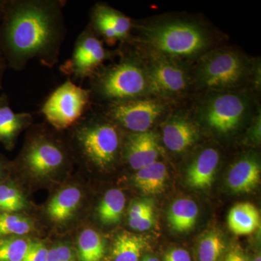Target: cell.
I'll return each mask as SVG.
<instances>
[{
	"label": "cell",
	"mask_w": 261,
	"mask_h": 261,
	"mask_svg": "<svg viewBox=\"0 0 261 261\" xmlns=\"http://www.w3.org/2000/svg\"><path fill=\"white\" fill-rule=\"evenodd\" d=\"M226 249L223 237L211 231L201 239L198 246L199 261H219Z\"/></svg>",
	"instance_id": "cell-25"
},
{
	"label": "cell",
	"mask_w": 261,
	"mask_h": 261,
	"mask_svg": "<svg viewBox=\"0 0 261 261\" xmlns=\"http://www.w3.org/2000/svg\"><path fill=\"white\" fill-rule=\"evenodd\" d=\"M219 161V152L216 149L208 147L203 149L189 166L187 171V184L197 189L211 187Z\"/></svg>",
	"instance_id": "cell-15"
},
{
	"label": "cell",
	"mask_w": 261,
	"mask_h": 261,
	"mask_svg": "<svg viewBox=\"0 0 261 261\" xmlns=\"http://www.w3.org/2000/svg\"><path fill=\"white\" fill-rule=\"evenodd\" d=\"M92 107L119 128L130 133L149 132L165 110L159 101L146 97L108 104H92Z\"/></svg>",
	"instance_id": "cell-8"
},
{
	"label": "cell",
	"mask_w": 261,
	"mask_h": 261,
	"mask_svg": "<svg viewBox=\"0 0 261 261\" xmlns=\"http://www.w3.org/2000/svg\"><path fill=\"white\" fill-rule=\"evenodd\" d=\"M70 128L81 155L86 161L100 168H107L116 161L121 146L120 128L92 106Z\"/></svg>",
	"instance_id": "cell-4"
},
{
	"label": "cell",
	"mask_w": 261,
	"mask_h": 261,
	"mask_svg": "<svg viewBox=\"0 0 261 261\" xmlns=\"http://www.w3.org/2000/svg\"><path fill=\"white\" fill-rule=\"evenodd\" d=\"M31 242L17 237L0 238V261H23Z\"/></svg>",
	"instance_id": "cell-27"
},
{
	"label": "cell",
	"mask_w": 261,
	"mask_h": 261,
	"mask_svg": "<svg viewBox=\"0 0 261 261\" xmlns=\"http://www.w3.org/2000/svg\"><path fill=\"white\" fill-rule=\"evenodd\" d=\"M67 158L64 147L41 125L30 136L21 161L29 173L43 177L63 167Z\"/></svg>",
	"instance_id": "cell-9"
},
{
	"label": "cell",
	"mask_w": 261,
	"mask_h": 261,
	"mask_svg": "<svg viewBox=\"0 0 261 261\" xmlns=\"http://www.w3.org/2000/svg\"><path fill=\"white\" fill-rule=\"evenodd\" d=\"M5 1H0V19H1L2 14H3V8H4Z\"/></svg>",
	"instance_id": "cell-38"
},
{
	"label": "cell",
	"mask_w": 261,
	"mask_h": 261,
	"mask_svg": "<svg viewBox=\"0 0 261 261\" xmlns=\"http://www.w3.org/2000/svg\"><path fill=\"white\" fill-rule=\"evenodd\" d=\"M163 261H192L187 250L181 248L173 249L165 255Z\"/></svg>",
	"instance_id": "cell-33"
},
{
	"label": "cell",
	"mask_w": 261,
	"mask_h": 261,
	"mask_svg": "<svg viewBox=\"0 0 261 261\" xmlns=\"http://www.w3.org/2000/svg\"><path fill=\"white\" fill-rule=\"evenodd\" d=\"M134 181L136 186L147 195H155L163 191L168 178L166 165L155 163L136 171Z\"/></svg>",
	"instance_id": "cell-20"
},
{
	"label": "cell",
	"mask_w": 261,
	"mask_h": 261,
	"mask_svg": "<svg viewBox=\"0 0 261 261\" xmlns=\"http://www.w3.org/2000/svg\"><path fill=\"white\" fill-rule=\"evenodd\" d=\"M252 70L251 63L241 53L221 49L200 58L194 79L199 88L211 93L229 92L241 87Z\"/></svg>",
	"instance_id": "cell-5"
},
{
	"label": "cell",
	"mask_w": 261,
	"mask_h": 261,
	"mask_svg": "<svg viewBox=\"0 0 261 261\" xmlns=\"http://www.w3.org/2000/svg\"><path fill=\"white\" fill-rule=\"evenodd\" d=\"M260 166L256 158L249 155L233 163L228 171L227 185L234 192L251 191L260 183Z\"/></svg>",
	"instance_id": "cell-16"
},
{
	"label": "cell",
	"mask_w": 261,
	"mask_h": 261,
	"mask_svg": "<svg viewBox=\"0 0 261 261\" xmlns=\"http://www.w3.org/2000/svg\"><path fill=\"white\" fill-rule=\"evenodd\" d=\"M145 64L148 77L149 94L173 97L188 88L190 77L180 61L152 53Z\"/></svg>",
	"instance_id": "cell-11"
},
{
	"label": "cell",
	"mask_w": 261,
	"mask_h": 261,
	"mask_svg": "<svg viewBox=\"0 0 261 261\" xmlns=\"http://www.w3.org/2000/svg\"><path fill=\"white\" fill-rule=\"evenodd\" d=\"M126 197L121 190L113 189L106 192L97 208L98 217L106 225L117 224L121 219Z\"/></svg>",
	"instance_id": "cell-23"
},
{
	"label": "cell",
	"mask_w": 261,
	"mask_h": 261,
	"mask_svg": "<svg viewBox=\"0 0 261 261\" xmlns=\"http://www.w3.org/2000/svg\"><path fill=\"white\" fill-rule=\"evenodd\" d=\"M198 214V206L195 201L188 198L178 199L168 211V221L175 231L186 232L195 226Z\"/></svg>",
	"instance_id": "cell-21"
},
{
	"label": "cell",
	"mask_w": 261,
	"mask_h": 261,
	"mask_svg": "<svg viewBox=\"0 0 261 261\" xmlns=\"http://www.w3.org/2000/svg\"><path fill=\"white\" fill-rule=\"evenodd\" d=\"M145 245L142 237L128 232L119 233L113 245V261H139Z\"/></svg>",
	"instance_id": "cell-22"
},
{
	"label": "cell",
	"mask_w": 261,
	"mask_h": 261,
	"mask_svg": "<svg viewBox=\"0 0 261 261\" xmlns=\"http://www.w3.org/2000/svg\"><path fill=\"white\" fill-rule=\"evenodd\" d=\"M228 226L234 234H250L260 224V215L256 206L241 202L231 207L227 217Z\"/></svg>",
	"instance_id": "cell-17"
},
{
	"label": "cell",
	"mask_w": 261,
	"mask_h": 261,
	"mask_svg": "<svg viewBox=\"0 0 261 261\" xmlns=\"http://www.w3.org/2000/svg\"><path fill=\"white\" fill-rule=\"evenodd\" d=\"M92 104H108L149 94L145 64L135 53L122 54L119 63L99 68L89 79Z\"/></svg>",
	"instance_id": "cell-2"
},
{
	"label": "cell",
	"mask_w": 261,
	"mask_h": 261,
	"mask_svg": "<svg viewBox=\"0 0 261 261\" xmlns=\"http://www.w3.org/2000/svg\"><path fill=\"white\" fill-rule=\"evenodd\" d=\"M48 249L41 242H31L23 261H47Z\"/></svg>",
	"instance_id": "cell-30"
},
{
	"label": "cell",
	"mask_w": 261,
	"mask_h": 261,
	"mask_svg": "<svg viewBox=\"0 0 261 261\" xmlns=\"http://www.w3.org/2000/svg\"><path fill=\"white\" fill-rule=\"evenodd\" d=\"M254 261H261L260 254H259V255H257V256L255 257V259H254Z\"/></svg>",
	"instance_id": "cell-39"
},
{
	"label": "cell",
	"mask_w": 261,
	"mask_h": 261,
	"mask_svg": "<svg viewBox=\"0 0 261 261\" xmlns=\"http://www.w3.org/2000/svg\"><path fill=\"white\" fill-rule=\"evenodd\" d=\"M110 57L111 53L88 24L77 37L71 56L61 65L60 70L72 82H82L89 80Z\"/></svg>",
	"instance_id": "cell-10"
},
{
	"label": "cell",
	"mask_w": 261,
	"mask_h": 261,
	"mask_svg": "<svg viewBox=\"0 0 261 261\" xmlns=\"http://www.w3.org/2000/svg\"><path fill=\"white\" fill-rule=\"evenodd\" d=\"M142 261H159V259L152 256H146Z\"/></svg>",
	"instance_id": "cell-37"
},
{
	"label": "cell",
	"mask_w": 261,
	"mask_h": 261,
	"mask_svg": "<svg viewBox=\"0 0 261 261\" xmlns=\"http://www.w3.org/2000/svg\"><path fill=\"white\" fill-rule=\"evenodd\" d=\"M8 102V97H7L6 95L3 94V95H2L1 97H0V107H1V106H3V105H4L5 103Z\"/></svg>",
	"instance_id": "cell-36"
},
{
	"label": "cell",
	"mask_w": 261,
	"mask_h": 261,
	"mask_svg": "<svg viewBox=\"0 0 261 261\" xmlns=\"http://www.w3.org/2000/svg\"><path fill=\"white\" fill-rule=\"evenodd\" d=\"M197 137L198 129L195 123L181 115L171 117L163 126V143L176 153H181L192 147Z\"/></svg>",
	"instance_id": "cell-14"
},
{
	"label": "cell",
	"mask_w": 261,
	"mask_h": 261,
	"mask_svg": "<svg viewBox=\"0 0 261 261\" xmlns=\"http://www.w3.org/2000/svg\"><path fill=\"white\" fill-rule=\"evenodd\" d=\"M47 261H76L70 247L58 245L48 250Z\"/></svg>",
	"instance_id": "cell-29"
},
{
	"label": "cell",
	"mask_w": 261,
	"mask_h": 261,
	"mask_svg": "<svg viewBox=\"0 0 261 261\" xmlns=\"http://www.w3.org/2000/svg\"><path fill=\"white\" fill-rule=\"evenodd\" d=\"M23 194L11 185H0V211L15 212L25 207Z\"/></svg>",
	"instance_id": "cell-28"
},
{
	"label": "cell",
	"mask_w": 261,
	"mask_h": 261,
	"mask_svg": "<svg viewBox=\"0 0 261 261\" xmlns=\"http://www.w3.org/2000/svg\"><path fill=\"white\" fill-rule=\"evenodd\" d=\"M153 206L149 200L134 202L128 211V220L138 219L147 214L153 213Z\"/></svg>",
	"instance_id": "cell-31"
},
{
	"label": "cell",
	"mask_w": 261,
	"mask_h": 261,
	"mask_svg": "<svg viewBox=\"0 0 261 261\" xmlns=\"http://www.w3.org/2000/svg\"><path fill=\"white\" fill-rule=\"evenodd\" d=\"M91 106L89 89L83 88L68 79L48 96L40 112L53 128L62 130L74 126Z\"/></svg>",
	"instance_id": "cell-6"
},
{
	"label": "cell",
	"mask_w": 261,
	"mask_h": 261,
	"mask_svg": "<svg viewBox=\"0 0 261 261\" xmlns=\"http://www.w3.org/2000/svg\"><path fill=\"white\" fill-rule=\"evenodd\" d=\"M7 63L5 61L3 53L0 51V89L3 87V78L4 75L5 70L6 69Z\"/></svg>",
	"instance_id": "cell-35"
},
{
	"label": "cell",
	"mask_w": 261,
	"mask_h": 261,
	"mask_svg": "<svg viewBox=\"0 0 261 261\" xmlns=\"http://www.w3.org/2000/svg\"><path fill=\"white\" fill-rule=\"evenodd\" d=\"M82 193L77 187L65 188L56 194L47 205L48 216L53 221L63 222L73 216L78 208Z\"/></svg>",
	"instance_id": "cell-19"
},
{
	"label": "cell",
	"mask_w": 261,
	"mask_h": 261,
	"mask_svg": "<svg viewBox=\"0 0 261 261\" xmlns=\"http://www.w3.org/2000/svg\"><path fill=\"white\" fill-rule=\"evenodd\" d=\"M33 121L29 113H15L12 111L8 102L0 107V142L8 146L13 142L20 132L30 126Z\"/></svg>",
	"instance_id": "cell-18"
},
{
	"label": "cell",
	"mask_w": 261,
	"mask_h": 261,
	"mask_svg": "<svg viewBox=\"0 0 261 261\" xmlns=\"http://www.w3.org/2000/svg\"><path fill=\"white\" fill-rule=\"evenodd\" d=\"M154 212L147 214L138 219L128 220L130 227L140 231H145L154 224Z\"/></svg>",
	"instance_id": "cell-32"
},
{
	"label": "cell",
	"mask_w": 261,
	"mask_h": 261,
	"mask_svg": "<svg viewBox=\"0 0 261 261\" xmlns=\"http://www.w3.org/2000/svg\"><path fill=\"white\" fill-rule=\"evenodd\" d=\"M89 25L94 34L108 44L126 42L133 28L132 20L126 15L103 3H97L89 13Z\"/></svg>",
	"instance_id": "cell-12"
},
{
	"label": "cell",
	"mask_w": 261,
	"mask_h": 261,
	"mask_svg": "<svg viewBox=\"0 0 261 261\" xmlns=\"http://www.w3.org/2000/svg\"><path fill=\"white\" fill-rule=\"evenodd\" d=\"M141 33L153 53L178 61L203 56L210 45L205 29L188 20L159 22L145 27Z\"/></svg>",
	"instance_id": "cell-3"
},
{
	"label": "cell",
	"mask_w": 261,
	"mask_h": 261,
	"mask_svg": "<svg viewBox=\"0 0 261 261\" xmlns=\"http://www.w3.org/2000/svg\"><path fill=\"white\" fill-rule=\"evenodd\" d=\"M0 173H1V163H0Z\"/></svg>",
	"instance_id": "cell-40"
},
{
	"label": "cell",
	"mask_w": 261,
	"mask_h": 261,
	"mask_svg": "<svg viewBox=\"0 0 261 261\" xmlns=\"http://www.w3.org/2000/svg\"><path fill=\"white\" fill-rule=\"evenodd\" d=\"M224 261H248V260L240 250H233L226 254Z\"/></svg>",
	"instance_id": "cell-34"
},
{
	"label": "cell",
	"mask_w": 261,
	"mask_h": 261,
	"mask_svg": "<svg viewBox=\"0 0 261 261\" xmlns=\"http://www.w3.org/2000/svg\"><path fill=\"white\" fill-rule=\"evenodd\" d=\"M159 154V142L153 132L130 133L127 136L125 156L132 169L138 171L155 163Z\"/></svg>",
	"instance_id": "cell-13"
},
{
	"label": "cell",
	"mask_w": 261,
	"mask_h": 261,
	"mask_svg": "<svg viewBox=\"0 0 261 261\" xmlns=\"http://www.w3.org/2000/svg\"><path fill=\"white\" fill-rule=\"evenodd\" d=\"M32 226L28 218L10 213L0 214V238L27 234L32 231Z\"/></svg>",
	"instance_id": "cell-26"
},
{
	"label": "cell",
	"mask_w": 261,
	"mask_h": 261,
	"mask_svg": "<svg viewBox=\"0 0 261 261\" xmlns=\"http://www.w3.org/2000/svg\"><path fill=\"white\" fill-rule=\"evenodd\" d=\"M251 105L243 92H216L203 101L197 114L211 130L228 135L241 126L251 111Z\"/></svg>",
	"instance_id": "cell-7"
},
{
	"label": "cell",
	"mask_w": 261,
	"mask_h": 261,
	"mask_svg": "<svg viewBox=\"0 0 261 261\" xmlns=\"http://www.w3.org/2000/svg\"><path fill=\"white\" fill-rule=\"evenodd\" d=\"M106 252V244L99 233L87 228L80 233L78 252L80 261H101Z\"/></svg>",
	"instance_id": "cell-24"
},
{
	"label": "cell",
	"mask_w": 261,
	"mask_h": 261,
	"mask_svg": "<svg viewBox=\"0 0 261 261\" xmlns=\"http://www.w3.org/2000/svg\"><path fill=\"white\" fill-rule=\"evenodd\" d=\"M65 0L5 1L0 21V51L12 69L37 59L53 68L59 61L67 29Z\"/></svg>",
	"instance_id": "cell-1"
}]
</instances>
